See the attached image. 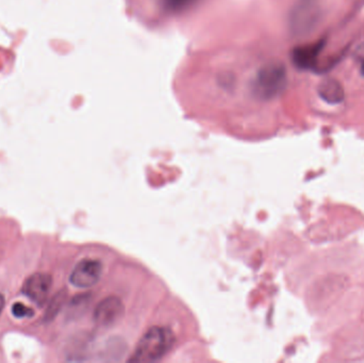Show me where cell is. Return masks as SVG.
Wrapping results in <instances>:
<instances>
[{
  "label": "cell",
  "instance_id": "6da1fadb",
  "mask_svg": "<svg viewBox=\"0 0 364 363\" xmlns=\"http://www.w3.org/2000/svg\"><path fill=\"white\" fill-rule=\"evenodd\" d=\"M174 343L175 336L172 330L160 326L149 328L139 341L129 362H158L172 350Z\"/></svg>",
  "mask_w": 364,
  "mask_h": 363
},
{
  "label": "cell",
  "instance_id": "7a4b0ae2",
  "mask_svg": "<svg viewBox=\"0 0 364 363\" xmlns=\"http://www.w3.org/2000/svg\"><path fill=\"white\" fill-rule=\"evenodd\" d=\"M286 70L280 65H271L263 70L257 80V93L263 98L278 95L286 85Z\"/></svg>",
  "mask_w": 364,
  "mask_h": 363
},
{
  "label": "cell",
  "instance_id": "3957f363",
  "mask_svg": "<svg viewBox=\"0 0 364 363\" xmlns=\"http://www.w3.org/2000/svg\"><path fill=\"white\" fill-rule=\"evenodd\" d=\"M102 271H104V266L98 260H81L70 274V283L80 289L93 287L100 281Z\"/></svg>",
  "mask_w": 364,
  "mask_h": 363
},
{
  "label": "cell",
  "instance_id": "277c9868",
  "mask_svg": "<svg viewBox=\"0 0 364 363\" xmlns=\"http://www.w3.org/2000/svg\"><path fill=\"white\" fill-rule=\"evenodd\" d=\"M53 279L49 275L38 273L31 275L23 286V293L29 298L31 302L38 305L46 303L50 293Z\"/></svg>",
  "mask_w": 364,
  "mask_h": 363
},
{
  "label": "cell",
  "instance_id": "5b68a950",
  "mask_svg": "<svg viewBox=\"0 0 364 363\" xmlns=\"http://www.w3.org/2000/svg\"><path fill=\"white\" fill-rule=\"evenodd\" d=\"M124 304L119 298L110 296L98 304L94 311V320L100 326H112L124 315Z\"/></svg>",
  "mask_w": 364,
  "mask_h": 363
},
{
  "label": "cell",
  "instance_id": "8992f818",
  "mask_svg": "<svg viewBox=\"0 0 364 363\" xmlns=\"http://www.w3.org/2000/svg\"><path fill=\"white\" fill-rule=\"evenodd\" d=\"M323 47H324V40H320V42L308 45V46L299 47L293 55L294 63L299 67L304 68V70L314 68L316 62H318L316 60H318Z\"/></svg>",
  "mask_w": 364,
  "mask_h": 363
},
{
  "label": "cell",
  "instance_id": "52a82bcc",
  "mask_svg": "<svg viewBox=\"0 0 364 363\" xmlns=\"http://www.w3.org/2000/svg\"><path fill=\"white\" fill-rule=\"evenodd\" d=\"M318 93L323 99L331 104H338L344 97L343 87L335 79H326L321 82Z\"/></svg>",
  "mask_w": 364,
  "mask_h": 363
},
{
  "label": "cell",
  "instance_id": "ba28073f",
  "mask_svg": "<svg viewBox=\"0 0 364 363\" xmlns=\"http://www.w3.org/2000/svg\"><path fill=\"white\" fill-rule=\"evenodd\" d=\"M196 0H164L166 10L173 13L181 12L186 8L194 4Z\"/></svg>",
  "mask_w": 364,
  "mask_h": 363
},
{
  "label": "cell",
  "instance_id": "9c48e42d",
  "mask_svg": "<svg viewBox=\"0 0 364 363\" xmlns=\"http://www.w3.org/2000/svg\"><path fill=\"white\" fill-rule=\"evenodd\" d=\"M12 313L17 319H27V318H31L34 315L31 308L25 306L21 303H16V304L13 305Z\"/></svg>",
  "mask_w": 364,
  "mask_h": 363
},
{
  "label": "cell",
  "instance_id": "30bf717a",
  "mask_svg": "<svg viewBox=\"0 0 364 363\" xmlns=\"http://www.w3.org/2000/svg\"><path fill=\"white\" fill-rule=\"evenodd\" d=\"M358 60L360 62L361 72L364 75V45L358 50Z\"/></svg>",
  "mask_w": 364,
  "mask_h": 363
},
{
  "label": "cell",
  "instance_id": "8fae6325",
  "mask_svg": "<svg viewBox=\"0 0 364 363\" xmlns=\"http://www.w3.org/2000/svg\"><path fill=\"white\" fill-rule=\"evenodd\" d=\"M4 308V298L0 294V315H1L2 310Z\"/></svg>",
  "mask_w": 364,
  "mask_h": 363
}]
</instances>
